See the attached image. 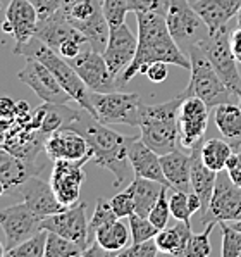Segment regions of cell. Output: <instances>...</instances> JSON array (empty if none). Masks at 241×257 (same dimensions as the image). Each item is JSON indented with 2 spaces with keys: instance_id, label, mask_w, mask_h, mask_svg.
<instances>
[{
  "instance_id": "cell-31",
  "label": "cell",
  "mask_w": 241,
  "mask_h": 257,
  "mask_svg": "<svg viewBox=\"0 0 241 257\" xmlns=\"http://www.w3.org/2000/svg\"><path fill=\"white\" fill-rule=\"evenodd\" d=\"M232 152H234V149L226 140H220V138H208V140L201 142L200 145L201 161L207 168H210L215 173L226 169V163Z\"/></svg>"
},
{
  "instance_id": "cell-4",
  "label": "cell",
  "mask_w": 241,
  "mask_h": 257,
  "mask_svg": "<svg viewBox=\"0 0 241 257\" xmlns=\"http://www.w3.org/2000/svg\"><path fill=\"white\" fill-rule=\"evenodd\" d=\"M14 55H23V57H31L40 61L47 68L52 71V74L57 78V81L62 85V88L71 95L78 105H81L83 110L92 114L95 117V109L90 98V88L85 85V81L80 78V74L74 71L73 66L62 59L59 54H55L50 47H47L40 38L31 37L30 40L25 43H16L13 49Z\"/></svg>"
},
{
  "instance_id": "cell-21",
  "label": "cell",
  "mask_w": 241,
  "mask_h": 257,
  "mask_svg": "<svg viewBox=\"0 0 241 257\" xmlns=\"http://www.w3.org/2000/svg\"><path fill=\"white\" fill-rule=\"evenodd\" d=\"M128 157H129V163H131L134 176L159 181L164 187L171 188L169 181L164 176V171H162L160 156L157 152H153L141 138L138 137L133 138V142L129 144L128 149Z\"/></svg>"
},
{
  "instance_id": "cell-29",
  "label": "cell",
  "mask_w": 241,
  "mask_h": 257,
  "mask_svg": "<svg viewBox=\"0 0 241 257\" xmlns=\"http://www.w3.org/2000/svg\"><path fill=\"white\" fill-rule=\"evenodd\" d=\"M191 235H193L191 224L177 221V224H174V226L164 228V230H160L157 233L155 242L162 254L184 257V250H186Z\"/></svg>"
},
{
  "instance_id": "cell-49",
  "label": "cell",
  "mask_w": 241,
  "mask_h": 257,
  "mask_svg": "<svg viewBox=\"0 0 241 257\" xmlns=\"http://www.w3.org/2000/svg\"><path fill=\"white\" fill-rule=\"evenodd\" d=\"M231 49H232V54L236 55L238 62H241V28H232L231 31Z\"/></svg>"
},
{
  "instance_id": "cell-39",
  "label": "cell",
  "mask_w": 241,
  "mask_h": 257,
  "mask_svg": "<svg viewBox=\"0 0 241 257\" xmlns=\"http://www.w3.org/2000/svg\"><path fill=\"white\" fill-rule=\"evenodd\" d=\"M171 188L164 187L157 199V202L153 204L152 211L148 214V219L152 221V224H155L159 230H164L167 228V223H169V217H171V207H169V197H167V192Z\"/></svg>"
},
{
  "instance_id": "cell-45",
  "label": "cell",
  "mask_w": 241,
  "mask_h": 257,
  "mask_svg": "<svg viewBox=\"0 0 241 257\" xmlns=\"http://www.w3.org/2000/svg\"><path fill=\"white\" fill-rule=\"evenodd\" d=\"M30 2L33 4V7L37 9L38 21L55 14L59 11V6H61V0H30Z\"/></svg>"
},
{
  "instance_id": "cell-9",
  "label": "cell",
  "mask_w": 241,
  "mask_h": 257,
  "mask_svg": "<svg viewBox=\"0 0 241 257\" xmlns=\"http://www.w3.org/2000/svg\"><path fill=\"white\" fill-rule=\"evenodd\" d=\"M35 37L40 38L47 47L59 54L62 59L71 61L88 45V38L71 26L59 13L38 21Z\"/></svg>"
},
{
  "instance_id": "cell-17",
  "label": "cell",
  "mask_w": 241,
  "mask_h": 257,
  "mask_svg": "<svg viewBox=\"0 0 241 257\" xmlns=\"http://www.w3.org/2000/svg\"><path fill=\"white\" fill-rule=\"evenodd\" d=\"M0 228L6 235V250H9L42 230V217L25 202L14 204L0 209Z\"/></svg>"
},
{
  "instance_id": "cell-28",
  "label": "cell",
  "mask_w": 241,
  "mask_h": 257,
  "mask_svg": "<svg viewBox=\"0 0 241 257\" xmlns=\"http://www.w3.org/2000/svg\"><path fill=\"white\" fill-rule=\"evenodd\" d=\"M162 188H164V185L159 183V181L134 176V180L128 185V190L131 192L133 202H134V214L148 217L153 204L159 199Z\"/></svg>"
},
{
  "instance_id": "cell-16",
  "label": "cell",
  "mask_w": 241,
  "mask_h": 257,
  "mask_svg": "<svg viewBox=\"0 0 241 257\" xmlns=\"http://www.w3.org/2000/svg\"><path fill=\"white\" fill-rule=\"evenodd\" d=\"M208 126V107L198 97H184L177 114L179 145L191 152L193 147L203 142Z\"/></svg>"
},
{
  "instance_id": "cell-35",
  "label": "cell",
  "mask_w": 241,
  "mask_h": 257,
  "mask_svg": "<svg viewBox=\"0 0 241 257\" xmlns=\"http://www.w3.org/2000/svg\"><path fill=\"white\" fill-rule=\"evenodd\" d=\"M217 223L205 224V230L201 233H193L188 242V247L184 250V257H207L212 254L210 245V233Z\"/></svg>"
},
{
  "instance_id": "cell-2",
  "label": "cell",
  "mask_w": 241,
  "mask_h": 257,
  "mask_svg": "<svg viewBox=\"0 0 241 257\" xmlns=\"http://www.w3.org/2000/svg\"><path fill=\"white\" fill-rule=\"evenodd\" d=\"M69 128L76 130L86 138L93 154L92 161L112 173L114 187H119L128 180L133 169L128 157V149L134 137H124L114 132L107 124L95 119L86 110H83L80 116L71 122Z\"/></svg>"
},
{
  "instance_id": "cell-26",
  "label": "cell",
  "mask_w": 241,
  "mask_h": 257,
  "mask_svg": "<svg viewBox=\"0 0 241 257\" xmlns=\"http://www.w3.org/2000/svg\"><path fill=\"white\" fill-rule=\"evenodd\" d=\"M201 145V144H200ZM200 145L191 149V192L198 195L201 202V216L207 212L208 204H210L212 193H214L217 173L207 168L205 163L201 161Z\"/></svg>"
},
{
  "instance_id": "cell-43",
  "label": "cell",
  "mask_w": 241,
  "mask_h": 257,
  "mask_svg": "<svg viewBox=\"0 0 241 257\" xmlns=\"http://www.w3.org/2000/svg\"><path fill=\"white\" fill-rule=\"evenodd\" d=\"M159 247H157L155 238L145 240L140 243H131L119 252V257H155L159 254Z\"/></svg>"
},
{
  "instance_id": "cell-11",
  "label": "cell",
  "mask_w": 241,
  "mask_h": 257,
  "mask_svg": "<svg viewBox=\"0 0 241 257\" xmlns=\"http://www.w3.org/2000/svg\"><path fill=\"white\" fill-rule=\"evenodd\" d=\"M241 219V187L229 178L227 171L217 173L214 193L210 204L203 216L200 217L201 224L208 223H238Z\"/></svg>"
},
{
  "instance_id": "cell-22",
  "label": "cell",
  "mask_w": 241,
  "mask_h": 257,
  "mask_svg": "<svg viewBox=\"0 0 241 257\" xmlns=\"http://www.w3.org/2000/svg\"><path fill=\"white\" fill-rule=\"evenodd\" d=\"M6 19L13 26L16 43H25L35 37L38 25V13L30 0H11L6 9Z\"/></svg>"
},
{
  "instance_id": "cell-41",
  "label": "cell",
  "mask_w": 241,
  "mask_h": 257,
  "mask_svg": "<svg viewBox=\"0 0 241 257\" xmlns=\"http://www.w3.org/2000/svg\"><path fill=\"white\" fill-rule=\"evenodd\" d=\"M117 219H119V217H117L116 212L112 211L109 200L98 199L97 200V207H95V212H93L92 219H90V230L95 231L98 226H104V224L114 223V221H117Z\"/></svg>"
},
{
  "instance_id": "cell-6",
  "label": "cell",
  "mask_w": 241,
  "mask_h": 257,
  "mask_svg": "<svg viewBox=\"0 0 241 257\" xmlns=\"http://www.w3.org/2000/svg\"><path fill=\"white\" fill-rule=\"evenodd\" d=\"M189 62H191V78H189L188 86L181 93L183 97H198L207 104L208 109L217 107L220 104L231 102L232 93L227 88V85L220 80L214 66L210 64L205 54L201 52L200 47H193L188 54Z\"/></svg>"
},
{
  "instance_id": "cell-5",
  "label": "cell",
  "mask_w": 241,
  "mask_h": 257,
  "mask_svg": "<svg viewBox=\"0 0 241 257\" xmlns=\"http://www.w3.org/2000/svg\"><path fill=\"white\" fill-rule=\"evenodd\" d=\"M59 14L88 38L95 50L104 52L110 26L102 11V0H61Z\"/></svg>"
},
{
  "instance_id": "cell-37",
  "label": "cell",
  "mask_w": 241,
  "mask_h": 257,
  "mask_svg": "<svg viewBox=\"0 0 241 257\" xmlns=\"http://www.w3.org/2000/svg\"><path fill=\"white\" fill-rule=\"evenodd\" d=\"M220 233H222V257H241V230L227 224L226 221L219 223Z\"/></svg>"
},
{
  "instance_id": "cell-47",
  "label": "cell",
  "mask_w": 241,
  "mask_h": 257,
  "mask_svg": "<svg viewBox=\"0 0 241 257\" xmlns=\"http://www.w3.org/2000/svg\"><path fill=\"white\" fill-rule=\"evenodd\" d=\"M226 171L229 178H231L238 187H241V150L239 152L231 154V157H229L226 163Z\"/></svg>"
},
{
  "instance_id": "cell-7",
  "label": "cell",
  "mask_w": 241,
  "mask_h": 257,
  "mask_svg": "<svg viewBox=\"0 0 241 257\" xmlns=\"http://www.w3.org/2000/svg\"><path fill=\"white\" fill-rule=\"evenodd\" d=\"M165 23H167L171 37L186 55L193 47H198L210 33L203 19L193 9L188 0H169Z\"/></svg>"
},
{
  "instance_id": "cell-36",
  "label": "cell",
  "mask_w": 241,
  "mask_h": 257,
  "mask_svg": "<svg viewBox=\"0 0 241 257\" xmlns=\"http://www.w3.org/2000/svg\"><path fill=\"white\" fill-rule=\"evenodd\" d=\"M128 219H129V230H131V243H140L145 242V240L155 238L157 233L160 231L155 224H152V221L148 217L131 214Z\"/></svg>"
},
{
  "instance_id": "cell-19",
  "label": "cell",
  "mask_w": 241,
  "mask_h": 257,
  "mask_svg": "<svg viewBox=\"0 0 241 257\" xmlns=\"http://www.w3.org/2000/svg\"><path fill=\"white\" fill-rule=\"evenodd\" d=\"M19 195L23 197L25 202L31 211L37 216H40L42 219L45 217L57 214V212L64 211V205L59 202L57 195H55L50 181H45L37 175L30 176L28 180L23 181L18 187Z\"/></svg>"
},
{
  "instance_id": "cell-51",
  "label": "cell",
  "mask_w": 241,
  "mask_h": 257,
  "mask_svg": "<svg viewBox=\"0 0 241 257\" xmlns=\"http://www.w3.org/2000/svg\"><path fill=\"white\" fill-rule=\"evenodd\" d=\"M4 193H6V187H4V183L0 181V197H2Z\"/></svg>"
},
{
  "instance_id": "cell-55",
  "label": "cell",
  "mask_w": 241,
  "mask_h": 257,
  "mask_svg": "<svg viewBox=\"0 0 241 257\" xmlns=\"http://www.w3.org/2000/svg\"><path fill=\"white\" fill-rule=\"evenodd\" d=\"M188 2H189V4H195V2H196V0H188Z\"/></svg>"
},
{
  "instance_id": "cell-33",
  "label": "cell",
  "mask_w": 241,
  "mask_h": 257,
  "mask_svg": "<svg viewBox=\"0 0 241 257\" xmlns=\"http://www.w3.org/2000/svg\"><path fill=\"white\" fill-rule=\"evenodd\" d=\"M47 230H40L25 242L6 250L7 257H45Z\"/></svg>"
},
{
  "instance_id": "cell-3",
  "label": "cell",
  "mask_w": 241,
  "mask_h": 257,
  "mask_svg": "<svg viewBox=\"0 0 241 257\" xmlns=\"http://www.w3.org/2000/svg\"><path fill=\"white\" fill-rule=\"evenodd\" d=\"M183 95L167 100L164 104H140L138 110V128L140 138L159 156L169 154L177 149L179 144V128L177 114L183 104Z\"/></svg>"
},
{
  "instance_id": "cell-42",
  "label": "cell",
  "mask_w": 241,
  "mask_h": 257,
  "mask_svg": "<svg viewBox=\"0 0 241 257\" xmlns=\"http://www.w3.org/2000/svg\"><path fill=\"white\" fill-rule=\"evenodd\" d=\"M109 202H110L112 211L116 212V216L119 217V219H122V217H129L131 214H134V202H133L131 192H129L128 188H124L122 192L116 193Z\"/></svg>"
},
{
  "instance_id": "cell-44",
  "label": "cell",
  "mask_w": 241,
  "mask_h": 257,
  "mask_svg": "<svg viewBox=\"0 0 241 257\" xmlns=\"http://www.w3.org/2000/svg\"><path fill=\"white\" fill-rule=\"evenodd\" d=\"M169 0H128V7L131 13H167Z\"/></svg>"
},
{
  "instance_id": "cell-15",
  "label": "cell",
  "mask_w": 241,
  "mask_h": 257,
  "mask_svg": "<svg viewBox=\"0 0 241 257\" xmlns=\"http://www.w3.org/2000/svg\"><path fill=\"white\" fill-rule=\"evenodd\" d=\"M42 230L57 233L85 250L88 247L90 231V221L86 219V202H78L73 207H66L64 211L42 219Z\"/></svg>"
},
{
  "instance_id": "cell-48",
  "label": "cell",
  "mask_w": 241,
  "mask_h": 257,
  "mask_svg": "<svg viewBox=\"0 0 241 257\" xmlns=\"http://www.w3.org/2000/svg\"><path fill=\"white\" fill-rule=\"evenodd\" d=\"M13 117H16V102L11 100L9 97H2L0 98V119L11 121Z\"/></svg>"
},
{
  "instance_id": "cell-23",
  "label": "cell",
  "mask_w": 241,
  "mask_h": 257,
  "mask_svg": "<svg viewBox=\"0 0 241 257\" xmlns=\"http://www.w3.org/2000/svg\"><path fill=\"white\" fill-rule=\"evenodd\" d=\"M162 171L165 180L171 185V190L191 192V154H184L179 149L160 156Z\"/></svg>"
},
{
  "instance_id": "cell-8",
  "label": "cell",
  "mask_w": 241,
  "mask_h": 257,
  "mask_svg": "<svg viewBox=\"0 0 241 257\" xmlns=\"http://www.w3.org/2000/svg\"><path fill=\"white\" fill-rule=\"evenodd\" d=\"M231 26L219 28L215 31H210L208 37L200 43L201 52L214 66L220 80L227 85V88L238 97L241 93V74L238 69V59L232 54L231 49Z\"/></svg>"
},
{
  "instance_id": "cell-46",
  "label": "cell",
  "mask_w": 241,
  "mask_h": 257,
  "mask_svg": "<svg viewBox=\"0 0 241 257\" xmlns=\"http://www.w3.org/2000/svg\"><path fill=\"white\" fill-rule=\"evenodd\" d=\"M145 76L148 78L152 83H162L167 80L169 76V69H167V62H162V61H155L147 68V73Z\"/></svg>"
},
{
  "instance_id": "cell-34",
  "label": "cell",
  "mask_w": 241,
  "mask_h": 257,
  "mask_svg": "<svg viewBox=\"0 0 241 257\" xmlns=\"http://www.w3.org/2000/svg\"><path fill=\"white\" fill-rule=\"evenodd\" d=\"M83 255L81 247L74 242L57 235V233L47 231V245H45V257H76Z\"/></svg>"
},
{
  "instance_id": "cell-20",
  "label": "cell",
  "mask_w": 241,
  "mask_h": 257,
  "mask_svg": "<svg viewBox=\"0 0 241 257\" xmlns=\"http://www.w3.org/2000/svg\"><path fill=\"white\" fill-rule=\"evenodd\" d=\"M43 149L49 159L55 161H80L93 154L86 138L73 128H61L52 132L43 142Z\"/></svg>"
},
{
  "instance_id": "cell-54",
  "label": "cell",
  "mask_w": 241,
  "mask_h": 257,
  "mask_svg": "<svg viewBox=\"0 0 241 257\" xmlns=\"http://www.w3.org/2000/svg\"><path fill=\"white\" fill-rule=\"evenodd\" d=\"M238 102H239V104H238V105H239V107H241V93L238 95Z\"/></svg>"
},
{
  "instance_id": "cell-1",
  "label": "cell",
  "mask_w": 241,
  "mask_h": 257,
  "mask_svg": "<svg viewBox=\"0 0 241 257\" xmlns=\"http://www.w3.org/2000/svg\"><path fill=\"white\" fill-rule=\"evenodd\" d=\"M138 21V47L133 62L117 78V85L124 86L136 74H145L152 62L162 61L179 68L189 69V57L177 47L169 33L165 16L159 13H136Z\"/></svg>"
},
{
  "instance_id": "cell-32",
  "label": "cell",
  "mask_w": 241,
  "mask_h": 257,
  "mask_svg": "<svg viewBox=\"0 0 241 257\" xmlns=\"http://www.w3.org/2000/svg\"><path fill=\"white\" fill-rule=\"evenodd\" d=\"M80 110L67 107L66 104H47L45 102V117H43L40 133L50 135L61 128H69L71 122L80 116Z\"/></svg>"
},
{
  "instance_id": "cell-30",
  "label": "cell",
  "mask_w": 241,
  "mask_h": 257,
  "mask_svg": "<svg viewBox=\"0 0 241 257\" xmlns=\"http://www.w3.org/2000/svg\"><path fill=\"white\" fill-rule=\"evenodd\" d=\"M95 242H98L112 255H119L122 248L131 245V230L121 219L98 226L95 230Z\"/></svg>"
},
{
  "instance_id": "cell-25",
  "label": "cell",
  "mask_w": 241,
  "mask_h": 257,
  "mask_svg": "<svg viewBox=\"0 0 241 257\" xmlns=\"http://www.w3.org/2000/svg\"><path fill=\"white\" fill-rule=\"evenodd\" d=\"M40 169H43V166H35V163L21 159L6 149H0V181L6 187V192L18 190L23 181L37 175Z\"/></svg>"
},
{
  "instance_id": "cell-38",
  "label": "cell",
  "mask_w": 241,
  "mask_h": 257,
  "mask_svg": "<svg viewBox=\"0 0 241 257\" xmlns=\"http://www.w3.org/2000/svg\"><path fill=\"white\" fill-rule=\"evenodd\" d=\"M102 11L110 28H117L126 23V14L129 13L128 0H102Z\"/></svg>"
},
{
  "instance_id": "cell-50",
  "label": "cell",
  "mask_w": 241,
  "mask_h": 257,
  "mask_svg": "<svg viewBox=\"0 0 241 257\" xmlns=\"http://www.w3.org/2000/svg\"><path fill=\"white\" fill-rule=\"evenodd\" d=\"M100 255H112V254H110L109 250H105L98 242L92 243L90 247H86L85 250H83V257H100Z\"/></svg>"
},
{
  "instance_id": "cell-12",
  "label": "cell",
  "mask_w": 241,
  "mask_h": 257,
  "mask_svg": "<svg viewBox=\"0 0 241 257\" xmlns=\"http://www.w3.org/2000/svg\"><path fill=\"white\" fill-rule=\"evenodd\" d=\"M92 92H114L119 88L117 80L110 73L102 52L93 49L92 43L85 47L76 57L67 61Z\"/></svg>"
},
{
  "instance_id": "cell-53",
  "label": "cell",
  "mask_w": 241,
  "mask_h": 257,
  "mask_svg": "<svg viewBox=\"0 0 241 257\" xmlns=\"http://www.w3.org/2000/svg\"><path fill=\"white\" fill-rule=\"evenodd\" d=\"M238 26L241 28V9H239V13H238Z\"/></svg>"
},
{
  "instance_id": "cell-40",
  "label": "cell",
  "mask_w": 241,
  "mask_h": 257,
  "mask_svg": "<svg viewBox=\"0 0 241 257\" xmlns=\"http://www.w3.org/2000/svg\"><path fill=\"white\" fill-rule=\"evenodd\" d=\"M169 207H171V216L177 221H183L186 224H191V211H189L188 204V193L179 192V190H172L171 197H169Z\"/></svg>"
},
{
  "instance_id": "cell-52",
  "label": "cell",
  "mask_w": 241,
  "mask_h": 257,
  "mask_svg": "<svg viewBox=\"0 0 241 257\" xmlns=\"http://www.w3.org/2000/svg\"><path fill=\"white\" fill-rule=\"evenodd\" d=\"M2 255H6V248H4V245L0 243V257H2Z\"/></svg>"
},
{
  "instance_id": "cell-14",
  "label": "cell",
  "mask_w": 241,
  "mask_h": 257,
  "mask_svg": "<svg viewBox=\"0 0 241 257\" xmlns=\"http://www.w3.org/2000/svg\"><path fill=\"white\" fill-rule=\"evenodd\" d=\"M92 161V156H86L80 161H55L50 185H52L59 202L64 207H73L80 202L81 187L86 180L83 166Z\"/></svg>"
},
{
  "instance_id": "cell-13",
  "label": "cell",
  "mask_w": 241,
  "mask_h": 257,
  "mask_svg": "<svg viewBox=\"0 0 241 257\" xmlns=\"http://www.w3.org/2000/svg\"><path fill=\"white\" fill-rule=\"evenodd\" d=\"M18 80L30 86L47 104H69L73 100L52 71L37 59L26 57V66L18 73Z\"/></svg>"
},
{
  "instance_id": "cell-18",
  "label": "cell",
  "mask_w": 241,
  "mask_h": 257,
  "mask_svg": "<svg viewBox=\"0 0 241 257\" xmlns=\"http://www.w3.org/2000/svg\"><path fill=\"white\" fill-rule=\"evenodd\" d=\"M136 47L138 37H134L133 31L126 26V23L117 28H110L107 47H105L102 55H104L110 73L116 80L133 62L134 55H136Z\"/></svg>"
},
{
  "instance_id": "cell-24",
  "label": "cell",
  "mask_w": 241,
  "mask_h": 257,
  "mask_svg": "<svg viewBox=\"0 0 241 257\" xmlns=\"http://www.w3.org/2000/svg\"><path fill=\"white\" fill-rule=\"evenodd\" d=\"M193 9L200 14L208 31H215L231 23L241 9V0H196L191 4Z\"/></svg>"
},
{
  "instance_id": "cell-27",
  "label": "cell",
  "mask_w": 241,
  "mask_h": 257,
  "mask_svg": "<svg viewBox=\"0 0 241 257\" xmlns=\"http://www.w3.org/2000/svg\"><path fill=\"white\" fill-rule=\"evenodd\" d=\"M214 121L224 140L232 149L241 147V107L231 102L214 107Z\"/></svg>"
},
{
  "instance_id": "cell-10",
  "label": "cell",
  "mask_w": 241,
  "mask_h": 257,
  "mask_svg": "<svg viewBox=\"0 0 241 257\" xmlns=\"http://www.w3.org/2000/svg\"><path fill=\"white\" fill-rule=\"evenodd\" d=\"M90 98L95 109V119L104 124L138 126V110L141 98L138 93L128 92H92Z\"/></svg>"
}]
</instances>
